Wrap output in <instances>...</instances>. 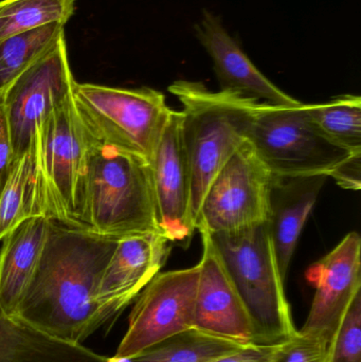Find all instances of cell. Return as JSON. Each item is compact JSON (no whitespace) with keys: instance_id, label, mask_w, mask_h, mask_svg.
<instances>
[{"instance_id":"cell-24","label":"cell","mask_w":361,"mask_h":362,"mask_svg":"<svg viewBox=\"0 0 361 362\" xmlns=\"http://www.w3.org/2000/svg\"><path fill=\"white\" fill-rule=\"evenodd\" d=\"M326 362H361V291L352 300L329 342Z\"/></svg>"},{"instance_id":"cell-28","label":"cell","mask_w":361,"mask_h":362,"mask_svg":"<svg viewBox=\"0 0 361 362\" xmlns=\"http://www.w3.org/2000/svg\"><path fill=\"white\" fill-rule=\"evenodd\" d=\"M341 187L360 191L361 187V153L351 154L331 174Z\"/></svg>"},{"instance_id":"cell-7","label":"cell","mask_w":361,"mask_h":362,"mask_svg":"<svg viewBox=\"0 0 361 362\" xmlns=\"http://www.w3.org/2000/svg\"><path fill=\"white\" fill-rule=\"evenodd\" d=\"M248 141L275 177H330L352 154L318 129L307 116L304 103H259Z\"/></svg>"},{"instance_id":"cell-16","label":"cell","mask_w":361,"mask_h":362,"mask_svg":"<svg viewBox=\"0 0 361 362\" xmlns=\"http://www.w3.org/2000/svg\"><path fill=\"white\" fill-rule=\"evenodd\" d=\"M328 176L275 177L271 193L268 226L278 267L286 280L303 228Z\"/></svg>"},{"instance_id":"cell-26","label":"cell","mask_w":361,"mask_h":362,"mask_svg":"<svg viewBox=\"0 0 361 362\" xmlns=\"http://www.w3.org/2000/svg\"><path fill=\"white\" fill-rule=\"evenodd\" d=\"M15 160L16 158H15L14 151H13L8 118H6V112L0 103V193H1L4 183L12 171Z\"/></svg>"},{"instance_id":"cell-23","label":"cell","mask_w":361,"mask_h":362,"mask_svg":"<svg viewBox=\"0 0 361 362\" xmlns=\"http://www.w3.org/2000/svg\"><path fill=\"white\" fill-rule=\"evenodd\" d=\"M76 0H0V42L44 25H65Z\"/></svg>"},{"instance_id":"cell-13","label":"cell","mask_w":361,"mask_h":362,"mask_svg":"<svg viewBox=\"0 0 361 362\" xmlns=\"http://www.w3.org/2000/svg\"><path fill=\"white\" fill-rule=\"evenodd\" d=\"M170 253V242L159 232L118 238L104 269L97 300L108 329L160 272Z\"/></svg>"},{"instance_id":"cell-18","label":"cell","mask_w":361,"mask_h":362,"mask_svg":"<svg viewBox=\"0 0 361 362\" xmlns=\"http://www.w3.org/2000/svg\"><path fill=\"white\" fill-rule=\"evenodd\" d=\"M83 346L54 339L0 310V362H108Z\"/></svg>"},{"instance_id":"cell-11","label":"cell","mask_w":361,"mask_h":362,"mask_svg":"<svg viewBox=\"0 0 361 362\" xmlns=\"http://www.w3.org/2000/svg\"><path fill=\"white\" fill-rule=\"evenodd\" d=\"M159 231L184 245L196 231L191 217V177L180 134V112L172 110L150 163Z\"/></svg>"},{"instance_id":"cell-27","label":"cell","mask_w":361,"mask_h":362,"mask_svg":"<svg viewBox=\"0 0 361 362\" xmlns=\"http://www.w3.org/2000/svg\"><path fill=\"white\" fill-rule=\"evenodd\" d=\"M280 344H281L273 346L248 344L210 362H271L279 350Z\"/></svg>"},{"instance_id":"cell-21","label":"cell","mask_w":361,"mask_h":362,"mask_svg":"<svg viewBox=\"0 0 361 362\" xmlns=\"http://www.w3.org/2000/svg\"><path fill=\"white\" fill-rule=\"evenodd\" d=\"M242 346L191 329L154 344L135 356L121 361L110 358L108 362H210Z\"/></svg>"},{"instance_id":"cell-6","label":"cell","mask_w":361,"mask_h":362,"mask_svg":"<svg viewBox=\"0 0 361 362\" xmlns=\"http://www.w3.org/2000/svg\"><path fill=\"white\" fill-rule=\"evenodd\" d=\"M72 97L78 118L95 142L150 163L173 110L162 93L76 82Z\"/></svg>"},{"instance_id":"cell-17","label":"cell","mask_w":361,"mask_h":362,"mask_svg":"<svg viewBox=\"0 0 361 362\" xmlns=\"http://www.w3.org/2000/svg\"><path fill=\"white\" fill-rule=\"evenodd\" d=\"M50 219L32 216L2 238L0 250V310L16 317L48 238Z\"/></svg>"},{"instance_id":"cell-19","label":"cell","mask_w":361,"mask_h":362,"mask_svg":"<svg viewBox=\"0 0 361 362\" xmlns=\"http://www.w3.org/2000/svg\"><path fill=\"white\" fill-rule=\"evenodd\" d=\"M65 37V25H44L0 42V95Z\"/></svg>"},{"instance_id":"cell-15","label":"cell","mask_w":361,"mask_h":362,"mask_svg":"<svg viewBox=\"0 0 361 362\" xmlns=\"http://www.w3.org/2000/svg\"><path fill=\"white\" fill-rule=\"evenodd\" d=\"M195 32L213 61L220 90L271 105L294 106L301 103L276 86L252 64L218 16L206 11L201 23L195 25Z\"/></svg>"},{"instance_id":"cell-4","label":"cell","mask_w":361,"mask_h":362,"mask_svg":"<svg viewBox=\"0 0 361 362\" xmlns=\"http://www.w3.org/2000/svg\"><path fill=\"white\" fill-rule=\"evenodd\" d=\"M208 235L249 314L258 344L273 346L292 338L298 331L286 299L285 281L278 267L268 221Z\"/></svg>"},{"instance_id":"cell-2","label":"cell","mask_w":361,"mask_h":362,"mask_svg":"<svg viewBox=\"0 0 361 362\" xmlns=\"http://www.w3.org/2000/svg\"><path fill=\"white\" fill-rule=\"evenodd\" d=\"M169 91L182 105L180 134L190 170L191 217L195 226L212 180L247 141L260 102L230 91L209 90L203 83L186 80L176 81Z\"/></svg>"},{"instance_id":"cell-14","label":"cell","mask_w":361,"mask_h":362,"mask_svg":"<svg viewBox=\"0 0 361 362\" xmlns=\"http://www.w3.org/2000/svg\"><path fill=\"white\" fill-rule=\"evenodd\" d=\"M203 255L194 308V329L239 346L258 344L249 314L210 236L201 232Z\"/></svg>"},{"instance_id":"cell-9","label":"cell","mask_w":361,"mask_h":362,"mask_svg":"<svg viewBox=\"0 0 361 362\" xmlns=\"http://www.w3.org/2000/svg\"><path fill=\"white\" fill-rule=\"evenodd\" d=\"M199 266L159 272L139 293L129 327L112 359L121 361L167 338L194 329Z\"/></svg>"},{"instance_id":"cell-5","label":"cell","mask_w":361,"mask_h":362,"mask_svg":"<svg viewBox=\"0 0 361 362\" xmlns=\"http://www.w3.org/2000/svg\"><path fill=\"white\" fill-rule=\"evenodd\" d=\"M86 229L110 238L159 232L150 163L93 140L85 204Z\"/></svg>"},{"instance_id":"cell-22","label":"cell","mask_w":361,"mask_h":362,"mask_svg":"<svg viewBox=\"0 0 361 362\" xmlns=\"http://www.w3.org/2000/svg\"><path fill=\"white\" fill-rule=\"evenodd\" d=\"M314 124L348 152L361 153V98L345 95L326 103L304 104Z\"/></svg>"},{"instance_id":"cell-12","label":"cell","mask_w":361,"mask_h":362,"mask_svg":"<svg viewBox=\"0 0 361 362\" xmlns=\"http://www.w3.org/2000/svg\"><path fill=\"white\" fill-rule=\"evenodd\" d=\"M316 287L309 316L300 333L330 342L356 293L361 291V238L350 232L309 269Z\"/></svg>"},{"instance_id":"cell-25","label":"cell","mask_w":361,"mask_h":362,"mask_svg":"<svg viewBox=\"0 0 361 362\" xmlns=\"http://www.w3.org/2000/svg\"><path fill=\"white\" fill-rule=\"evenodd\" d=\"M328 342L297 332L281 342L271 362H326Z\"/></svg>"},{"instance_id":"cell-10","label":"cell","mask_w":361,"mask_h":362,"mask_svg":"<svg viewBox=\"0 0 361 362\" xmlns=\"http://www.w3.org/2000/svg\"><path fill=\"white\" fill-rule=\"evenodd\" d=\"M74 83L64 37L0 95L15 158L27 152L40 123L71 95Z\"/></svg>"},{"instance_id":"cell-8","label":"cell","mask_w":361,"mask_h":362,"mask_svg":"<svg viewBox=\"0 0 361 362\" xmlns=\"http://www.w3.org/2000/svg\"><path fill=\"white\" fill-rule=\"evenodd\" d=\"M273 175L249 141L244 142L212 180L195 227L218 234L267 223Z\"/></svg>"},{"instance_id":"cell-3","label":"cell","mask_w":361,"mask_h":362,"mask_svg":"<svg viewBox=\"0 0 361 362\" xmlns=\"http://www.w3.org/2000/svg\"><path fill=\"white\" fill-rule=\"evenodd\" d=\"M93 144V137L78 118L71 93L36 131L37 216L86 229V185Z\"/></svg>"},{"instance_id":"cell-29","label":"cell","mask_w":361,"mask_h":362,"mask_svg":"<svg viewBox=\"0 0 361 362\" xmlns=\"http://www.w3.org/2000/svg\"></svg>"},{"instance_id":"cell-1","label":"cell","mask_w":361,"mask_h":362,"mask_svg":"<svg viewBox=\"0 0 361 362\" xmlns=\"http://www.w3.org/2000/svg\"><path fill=\"white\" fill-rule=\"evenodd\" d=\"M117 242V238L51 221L17 318L54 339L83 344L106 325L97 289Z\"/></svg>"},{"instance_id":"cell-20","label":"cell","mask_w":361,"mask_h":362,"mask_svg":"<svg viewBox=\"0 0 361 362\" xmlns=\"http://www.w3.org/2000/svg\"><path fill=\"white\" fill-rule=\"evenodd\" d=\"M35 181L36 134L27 152L15 160L0 193V240L21 221L37 216Z\"/></svg>"}]
</instances>
